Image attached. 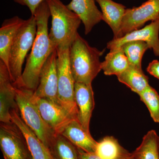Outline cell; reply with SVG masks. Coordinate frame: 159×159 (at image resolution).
Listing matches in <instances>:
<instances>
[{"label":"cell","instance_id":"1","mask_svg":"<svg viewBox=\"0 0 159 159\" xmlns=\"http://www.w3.org/2000/svg\"><path fill=\"white\" fill-rule=\"evenodd\" d=\"M37 24L36 37L28 56L20 81L16 88L34 92L39 84L43 66L54 49L48 33V20L51 12L47 1L42 3L34 13Z\"/></svg>","mask_w":159,"mask_h":159},{"label":"cell","instance_id":"2","mask_svg":"<svg viewBox=\"0 0 159 159\" xmlns=\"http://www.w3.org/2000/svg\"><path fill=\"white\" fill-rule=\"evenodd\" d=\"M105 51L91 47L77 34L70 48V65L75 83L92 84L102 70L99 58Z\"/></svg>","mask_w":159,"mask_h":159},{"label":"cell","instance_id":"3","mask_svg":"<svg viewBox=\"0 0 159 159\" xmlns=\"http://www.w3.org/2000/svg\"><path fill=\"white\" fill-rule=\"evenodd\" d=\"M52 18L49 38L56 49L70 48L81 20L60 0H47Z\"/></svg>","mask_w":159,"mask_h":159},{"label":"cell","instance_id":"4","mask_svg":"<svg viewBox=\"0 0 159 159\" xmlns=\"http://www.w3.org/2000/svg\"><path fill=\"white\" fill-rule=\"evenodd\" d=\"M16 101L22 119L49 149L56 134L42 117L34 92L16 87Z\"/></svg>","mask_w":159,"mask_h":159},{"label":"cell","instance_id":"5","mask_svg":"<svg viewBox=\"0 0 159 159\" xmlns=\"http://www.w3.org/2000/svg\"><path fill=\"white\" fill-rule=\"evenodd\" d=\"M37 24L34 16L26 20L18 31L11 44L8 70L13 85L16 87L22 75L23 65L36 37Z\"/></svg>","mask_w":159,"mask_h":159},{"label":"cell","instance_id":"6","mask_svg":"<svg viewBox=\"0 0 159 159\" xmlns=\"http://www.w3.org/2000/svg\"><path fill=\"white\" fill-rule=\"evenodd\" d=\"M58 99L60 105L77 119V108L74 98L75 80L71 71L70 48L57 49Z\"/></svg>","mask_w":159,"mask_h":159},{"label":"cell","instance_id":"7","mask_svg":"<svg viewBox=\"0 0 159 159\" xmlns=\"http://www.w3.org/2000/svg\"><path fill=\"white\" fill-rule=\"evenodd\" d=\"M0 148L4 159H33L24 134L12 121L1 122Z\"/></svg>","mask_w":159,"mask_h":159},{"label":"cell","instance_id":"8","mask_svg":"<svg viewBox=\"0 0 159 159\" xmlns=\"http://www.w3.org/2000/svg\"><path fill=\"white\" fill-rule=\"evenodd\" d=\"M159 17V0H148L139 7L126 9L119 38L138 30L148 21H152Z\"/></svg>","mask_w":159,"mask_h":159},{"label":"cell","instance_id":"9","mask_svg":"<svg viewBox=\"0 0 159 159\" xmlns=\"http://www.w3.org/2000/svg\"><path fill=\"white\" fill-rule=\"evenodd\" d=\"M57 56V49H55L43 66L40 74L39 84L34 92V95L35 97L48 99L60 105L58 99Z\"/></svg>","mask_w":159,"mask_h":159},{"label":"cell","instance_id":"10","mask_svg":"<svg viewBox=\"0 0 159 159\" xmlns=\"http://www.w3.org/2000/svg\"><path fill=\"white\" fill-rule=\"evenodd\" d=\"M159 17L143 29L131 31L119 38L113 39L107 43V48L113 51L128 42L142 41L148 44L149 49H152L156 56H159Z\"/></svg>","mask_w":159,"mask_h":159},{"label":"cell","instance_id":"11","mask_svg":"<svg viewBox=\"0 0 159 159\" xmlns=\"http://www.w3.org/2000/svg\"><path fill=\"white\" fill-rule=\"evenodd\" d=\"M34 97L43 119L56 134L61 133L69 122L76 119L59 104L48 99Z\"/></svg>","mask_w":159,"mask_h":159},{"label":"cell","instance_id":"12","mask_svg":"<svg viewBox=\"0 0 159 159\" xmlns=\"http://www.w3.org/2000/svg\"><path fill=\"white\" fill-rule=\"evenodd\" d=\"M16 87L11 81L7 66L0 60V121L11 122V112L17 108Z\"/></svg>","mask_w":159,"mask_h":159},{"label":"cell","instance_id":"13","mask_svg":"<svg viewBox=\"0 0 159 159\" xmlns=\"http://www.w3.org/2000/svg\"><path fill=\"white\" fill-rule=\"evenodd\" d=\"M74 98L78 111L77 120L86 130L90 132V122L95 107L92 84L75 83Z\"/></svg>","mask_w":159,"mask_h":159},{"label":"cell","instance_id":"14","mask_svg":"<svg viewBox=\"0 0 159 159\" xmlns=\"http://www.w3.org/2000/svg\"><path fill=\"white\" fill-rule=\"evenodd\" d=\"M11 118L25 138L33 159H54L48 148L22 119L18 108L11 111Z\"/></svg>","mask_w":159,"mask_h":159},{"label":"cell","instance_id":"15","mask_svg":"<svg viewBox=\"0 0 159 159\" xmlns=\"http://www.w3.org/2000/svg\"><path fill=\"white\" fill-rule=\"evenodd\" d=\"M95 2L96 0H72L66 5L83 23L86 35L91 32L94 26L103 20L102 12L98 9Z\"/></svg>","mask_w":159,"mask_h":159},{"label":"cell","instance_id":"16","mask_svg":"<svg viewBox=\"0 0 159 159\" xmlns=\"http://www.w3.org/2000/svg\"><path fill=\"white\" fill-rule=\"evenodd\" d=\"M77 148L87 152H96L97 142L91 136L90 132L84 128L77 119L69 122L60 134Z\"/></svg>","mask_w":159,"mask_h":159},{"label":"cell","instance_id":"17","mask_svg":"<svg viewBox=\"0 0 159 159\" xmlns=\"http://www.w3.org/2000/svg\"><path fill=\"white\" fill-rule=\"evenodd\" d=\"M26 20L18 16L5 20L0 29V60L9 68V52L18 31Z\"/></svg>","mask_w":159,"mask_h":159},{"label":"cell","instance_id":"18","mask_svg":"<svg viewBox=\"0 0 159 159\" xmlns=\"http://www.w3.org/2000/svg\"><path fill=\"white\" fill-rule=\"evenodd\" d=\"M101 9L103 20L110 27L114 39L119 38L122 19L126 9L123 5L112 0H96Z\"/></svg>","mask_w":159,"mask_h":159},{"label":"cell","instance_id":"19","mask_svg":"<svg viewBox=\"0 0 159 159\" xmlns=\"http://www.w3.org/2000/svg\"><path fill=\"white\" fill-rule=\"evenodd\" d=\"M129 66L128 60L121 47L110 51L107 54L104 61L101 62V69L106 75L117 76L125 71Z\"/></svg>","mask_w":159,"mask_h":159},{"label":"cell","instance_id":"20","mask_svg":"<svg viewBox=\"0 0 159 159\" xmlns=\"http://www.w3.org/2000/svg\"><path fill=\"white\" fill-rule=\"evenodd\" d=\"M95 152L102 159H123L131 154L113 136L104 137L97 142Z\"/></svg>","mask_w":159,"mask_h":159},{"label":"cell","instance_id":"21","mask_svg":"<svg viewBox=\"0 0 159 159\" xmlns=\"http://www.w3.org/2000/svg\"><path fill=\"white\" fill-rule=\"evenodd\" d=\"M118 80L139 95L149 85L148 78L142 69L129 65L128 68L117 76Z\"/></svg>","mask_w":159,"mask_h":159},{"label":"cell","instance_id":"22","mask_svg":"<svg viewBox=\"0 0 159 159\" xmlns=\"http://www.w3.org/2000/svg\"><path fill=\"white\" fill-rule=\"evenodd\" d=\"M49 149L55 159H80L78 148L60 134L56 135Z\"/></svg>","mask_w":159,"mask_h":159},{"label":"cell","instance_id":"23","mask_svg":"<svg viewBox=\"0 0 159 159\" xmlns=\"http://www.w3.org/2000/svg\"><path fill=\"white\" fill-rule=\"evenodd\" d=\"M158 137L154 130L149 131L144 136L141 145L133 152L137 159H159Z\"/></svg>","mask_w":159,"mask_h":159},{"label":"cell","instance_id":"24","mask_svg":"<svg viewBox=\"0 0 159 159\" xmlns=\"http://www.w3.org/2000/svg\"><path fill=\"white\" fill-rule=\"evenodd\" d=\"M131 66L142 68V61L145 51L149 49L148 44L142 41H133L121 47Z\"/></svg>","mask_w":159,"mask_h":159},{"label":"cell","instance_id":"25","mask_svg":"<svg viewBox=\"0 0 159 159\" xmlns=\"http://www.w3.org/2000/svg\"><path fill=\"white\" fill-rule=\"evenodd\" d=\"M141 101L144 102L155 122H159V95L152 87L148 85L139 94Z\"/></svg>","mask_w":159,"mask_h":159},{"label":"cell","instance_id":"26","mask_svg":"<svg viewBox=\"0 0 159 159\" xmlns=\"http://www.w3.org/2000/svg\"><path fill=\"white\" fill-rule=\"evenodd\" d=\"M16 3L23 6H27L31 11V15L34 16L38 7L43 2L47 0H13Z\"/></svg>","mask_w":159,"mask_h":159},{"label":"cell","instance_id":"27","mask_svg":"<svg viewBox=\"0 0 159 159\" xmlns=\"http://www.w3.org/2000/svg\"><path fill=\"white\" fill-rule=\"evenodd\" d=\"M147 72L151 75L159 79V61H152L149 64L147 68Z\"/></svg>","mask_w":159,"mask_h":159},{"label":"cell","instance_id":"28","mask_svg":"<svg viewBox=\"0 0 159 159\" xmlns=\"http://www.w3.org/2000/svg\"><path fill=\"white\" fill-rule=\"evenodd\" d=\"M80 159H102L95 152H87L78 148Z\"/></svg>","mask_w":159,"mask_h":159},{"label":"cell","instance_id":"29","mask_svg":"<svg viewBox=\"0 0 159 159\" xmlns=\"http://www.w3.org/2000/svg\"><path fill=\"white\" fill-rule=\"evenodd\" d=\"M123 159H137L135 155L133 152L131 153L130 154L128 157H126L125 158Z\"/></svg>","mask_w":159,"mask_h":159},{"label":"cell","instance_id":"30","mask_svg":"<svg viewBox=\"0 0 159 159\" xmlns=\"http://www.w3.org/2000/svg\"><path fill=\"white\" fill-rule=\"evenodd\" d=\"M157 148L158 151L159 156V137L158 138L157 140Z\"/></svg>","mask_w":159,"mask_h":159},{"label":"cell","instance_id":"31","mask_svg":"<svg viewBox=\"0 0 159 159\" xmlns=\"http://www.w3.org/2000/svg\"><path fill=\"white\" fill-rule=\"evenodd\" d=\"M53 159H55L54 158H53Z\"/></svg>","mask_w":159,"mask_h":159}]
</instances>
